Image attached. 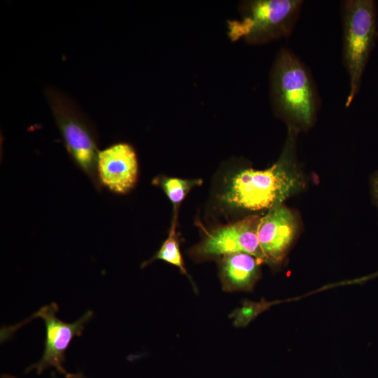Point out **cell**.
<instances>
[{
    "instance_id": "277c9868",
    "label": "cell",
    "mask_w": 378,
    "mask_h": 378,
    "mask_svg": "<svg viewBox=\"0 0 378 378\" xmlns=\"http://www.w3.org/2000/svg\"><path fill=\"white\" fill-rule=\"evenodd\" d=\"M302 0H250L241 3V18L227 21L232 41L263 44L288 37L293 31Z\"/></svg>"
},
{
    "instance_id": "9c48e42d",
    "label": "cell",
    "mask_w": 378,
    "mask_h": 378,
    "mask_svg": "<svg viewBox=\"0 0 378 378\" xmlns=\"http://www.w3.org/2000/svg\"><path fill=\"white\" fill-rule=\"evenodd\" d=\"M298 223L294 213L284 204L269 209L260 218L257 235L265 262L282 261L295 236Z\"/></svg>"
},
{
    "instance_id": "9a60e30c",
    "label": "cell",
    "mask_w": 378,
    "mask_h": 378,
    "mask_svg": "<svg viewBox=\"0 0 378 378\" xmlns=\"http://www.w3.org/2000/svg\"><path fill=\"white\" fill-rule=\"evenodd\" d=\"M378 276V272H375V273H373L369 276H365L362 279H360L361 281H364V280H369V279H371L372 278H374V277H377Z\"/></svg>"
},
{
    "instance_id": "52a82bcc",
    "label": "cell",
    "mask_w": 378,
    "mask_h": 378,
    "mask_svg": "<svg viewBox=\"0 0 378 378\" xmlns=\"http://www.w3.org/2000/svg\"><path fill=\"white\" fill-rule=\"evenodd\" d=\"M259 220L260 218L257 216H248L215 230L193 248V255L198 258H206L245 253L265 262L257 235Z\"/></svg>"
},
{
    "instance_id": "5bb4252c",
    "label": "cell",
    "mask_w": 378,
    "mask_h": 378,
    "mask_svg": "<svg viewBox=\"0 0 378 378\" xmlns=\"http://www.w3.org/2000/svg\"><path fill=\"white\" fill-rule=\"evenodd\" d=\"M64 378H85V377L81 373H67L66 375H64Z\"/></svg>"
},
{
    "instance_id": "8992f818",
    "label": "cell",
    "mask_w": 378,
    "mask_h": 378,
    "mask_svg": "<svg viewBox=\"0 0 378 378\" xmlns=\"http://www.w3.org/2000/svg\"><path fill=\"white\" fill-rule=\"evenodd\" d=\"M59 309L55 302H52L39 309L29 318L10 327H5L1 330V341L8 339L18 328L31 321L40 318L44 321L46 326V340L43 354L41 358L29 365L26 372L35 370L38 374H41L48 368H54L64 375L67 374L63 363L65 361V352L71 340L75 337L81 336L85 324L93 316L92 311H88L82 317L74 323H65L56 316Z\"/></svg>"
},
{
    "instance_id": "ba28073f",
    "label": "cell",
    "mask_w": 378,
    "mask_h": 378,
    "mask_svg": "<svg viewBox=\"0 0 378 378\" xmlns=\"http://www.w3.org/2000/svg\"><path fill=\"white\" fill-rule=\"evenodd\" d=\"M100 184L118 194H125L136 183L139 164L134 148L117 143L99 150L97 162Z\"/></svg>"
},
{
    "instance_id": "2e32d148",
    "label": "cell",
    "mask_w": 378,
    "mask_h": 378,
    "mask_svg": "<svg viewBox=\"0 0 378 378\" xmlns=\"http://www.w3.org/2000/svg\"><path fill=\"white\" fill-rule=\"evenodd\" d=\"M1 378H16V377L10 374H3L1 375Z\"/></svg>"
},
{
    "instance_id": "6da1fadb",
    "label": "cell",
    "mask_w": 378,
    "mask_h": 378,
    "mask_svg": "<svg viewBox=\"0 0 378 378\" xmlns=\"http://www.w3.org/2000/svg\"><path fill=\"white\" fill-rule=\"evenodd\" d=\"M282 153L271 167L265 170L246 169L230 181L223 200L234 208L246 210L270 209L302 190L304 177L296 158L298 132L288 127Z\"/></svg>"
},
{
    "instance_id": "7c38bea8",
    "label": "cell",
    "mask_w": 378,
    "mask_h": 378,
    "mask_svg": "<svg viewBox=\"0 0 378 378\" xmlns=\"http://www.w3.org/2000/svg\"><path fill=\"white\" fill-rule=\"evenodd\" d=\"M158 259L172 264L178 267L181 273L187 274L179 249V244L176 232L175 219L173 220L168 238L164 241L155 255L151 259L142 264V267Z\"/></svg>"
},
{
    "instance_id": "5b68a950",
    "label": "cell",
    "mask_w": 378,
    "mask_h": 378,
    "mask_svg": "<svg viewBox=\"0 0 378 378\" xmlns=\"http://www.w3.org/2000/svg\"><path fill=\"white\" fill-rule=\"evenodd\" d=\"M46 96L71 160L100 189L97 162L99 150L92 122L76 104L59 90L47 88Z\"/></svg>"
},
{
    "instance_id": "7a4b0ae2",
    "label": "cell",
    "mask_w": 378,
    "mask_h": 378,
    "mask_svg": "<svg viewBox=\"0 0 378 378\" xmlns=\"http://www.w3.org/2000/svg\"><path fill=\"white\" fill-rule=\"evenodd\" d=\"M270 97L276 116L298 132L311 128L321 106L308 66L290 49L282 48L270 72Z\"/></svg>"
},
{
    "instance_id": "4fadbf2b",
    "label": "cell",
    "mask_w": 378,
    "mask_h": 378,
    "mask_svg": "<svg viewBox=\"0 0 378 378\" xmlns=\"http://www.w3.org/2000/svg\"><path fill=\"white\" fill-rule=\"evenodd\" d=\"M370 186L372 201L378 209V170L371 177Z\"/></svg>"
},
{
    "instance_id": "8fae6325",
    "label": "cell",
    "mask_w": 378,
    "mask_h": 378,
    "mask_svg": "<svg viewBox=\"0 0 378 378\" xmlns=\"http://www.w3.org/2000/svg\"><path fill=\"white\" fill-rule=\"evenodd\" d=\"M153 183L160 186L170 201L176 206L183 200L192 187L201 185L202 180L158 176L153 179Z\"/></svg>"
},
{
    "instance_id": "30bf717a",
    "label": "cell",
    "mask_w": 378,
    "mask_h": 378,
    "mask_svg": "<svg viewBox=\"0 0 378 378\" xmlns=\"http://www.w3.org/2000/svg\"><path fill=\"white\" fill-rule=\"evenodd\" d=\"M220 262V278L223 290L227 292L251 290L260 276L262 262L245 253L227 254Z\"/></svg>"
},
{
    "instance_id": "3957f363",
    "label": "cell",
    "mask_w": 378,
    "mask_h": 378,
    "mask_svg": "<svg viewBox=\"0 0 378 378\" xmlns=\"http://www.w3.org/2000/svg\"><path fill=\"white\" fill-rule=\"evenodd\" d=\"M342 59L349 78L345 106L359 92L365 66L378 36L376 1L345 0L341 2Z\"/></svg>"
}]
</instances>
